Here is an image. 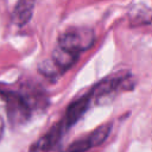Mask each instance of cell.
I'll list each match as a JSON object with an SVG mask.
<instances>
[{
  "mask_svg": "<svg viewBox=\"0 0 152 152\" xmlns=\"http://www.w3.org/2000/svg\"><path fill=\"white\" fill-rule=\"evenodd\" d=\"M78 55L69 52L64 49H62L61 46L57 45V48L53 50L51 59L56 63V65L62 70V72H64L65 70H68L77 59Z\"/></svg>",
  "mask_w": 152,
  "mask_h": 152,
  "instance_id": "cell-8",
  "label": "cell"
},
{
  "mask_svg": "<svg viewBox=\"0 0 152 152\" xmlns=\"http://www.w3.org/2000/svg\"><path fill=\"white\" fill-rule=\"evenodd\" d=\"M65 132L66 131L63 128L61 122H57L31 146L28 152H50L58 144Z\"/></svg>",
  "mask_w": 152,
  "mask_h": 152,
  "instance_id": "cell-6",
  "label": "cell"
},
{
  "mask_svg": "<svg viewBox=\"0 0 152 152\" xmlns=\"http://www.w3.org/2000/svg\"><path fill=\"white\" fill-rule=\"evenodd\" d=\"M38 70L40 74H43L46 77H57L59 76L62 72V70L56 65V63L50 58V59H45L39 65H38Z\"/></svg>",
  "mask_w": 152,
  "mask_h": 152,
  "instance_id": "cell-10",
  "label": "cell"
},
{
  "mask_svg": "<svg viewBox=\"0 0 152 152\" xmlns=\"http://www.w3.org/2000/svg\"><path fill=\"white\" fill-rule=\"evenodd\" d=\"M112 129V124H104L97 127L87 137H83L74 142H71L63 152H86L91 147L101 145L109 135Z\"/></svg>",
  "mask_w": 152,
  "mask_h": 152,
  "instance_id": "cell-4",
  "label": "cell"
},
{
  "mask_svg": "<svg viewBox=\"0 0 152 152\" xmlns=\"http://www.w3.org/2000/svg\"><path fill=\"white\" fill-rule=\"evenodd\" d=\"M95 42L93 30L84 27H72L64 31L58 38V46L62 49L80 55L81 52L90 49Z\"/></svg>",
  "mask_w": 152,
  "mask_h": 152,
  "instance_id": "cell-2",
  "label": "cell"
},
{
  "mask_svg": "<svg viewBox=\"0 0 152 152\" xmlns=\"http://www.w3.org/2000/svg\"><path fill=\"white\" fill-rule=\"evenodd\" d=\"M2 133H4V120L0 116V138L2 137Z\"/></svg>",
  "mask_w": 152,
  "mask_h": 152,
  "instance_id": "cell-11",
  "label": "cell"
},
{
  "mask_svg": "<svg viewBox=\"0 0 152 152\" xmlns=\"http://www.w3.org/2000/svg\"><path fill=\"white\" fill-rule=\"evenodd\" d=\"M34 5L36 0H18L13 10V21L19 26L27 24L33 14Z\"/></svg>",
  "mask_w": 152,
  "mask_h": 152,
  "instance_id": "cell-7",
  "label": "cell"
},
{
  "mask_svg": "<svg viewBox=\"0 0 152 152\" xmlns=\"http://www.w3.org/2000/svg\"><path fill=\"white\" fill-rule=\"evenodd\" d=\"M129 78H131V75H128L127 72L110 75L104 80L100 81L99 83H96L89 93L94 100V99L107 96L112 93H116L119 90H125L127 88L126 86H131Z\"/></svg>",
  "mask_w": 152,
  "mask_h": 152,
  "instance_id": "cell-3",
  "label": "cell"
},
{
  "mask_svg": "<svg viewBox=\"0 0 152 152\" xmlns=\"http://www.w3.org/2000/svg\"><path fill=\"white\" fill-rule=\"evenodd\" d=\"M0 96L6 104L7 116L12 125L26 122L34 108L39 106V101L28 94L14 91L10 89H0Z\"/></svg>",
  "mask_w": 152,
  "mask_h": 152,
  "instance_id": "cell-1",
  "label": "cell"
},
{
  "mask_svg": "<svg viewBox=\"0 0 152 152\" xmlns=\"http://www.w3.org/2000/svg\"><path fill=\"white\" fill-rule=\"evenodd\" d=\"M129 20L133 25L147 24L152 20V12L145 5L134 6L129 12Z\"/></svg>",
  "mask_w": 152,
  "mask_h": 152,
  "instance_id": "cell-9",
  "label": "cell"
},
{
  "mask_svg": "<svg viewBox=\"0 0 152 152\" xmlns=\"http://www.w3.org/2000/svg\"><path fill=\"white\" fill-rule=\"evenodd\" d=\"M93 101V97L90 95V93L88 91L87 94H84L83 96L78 97L77 100L72 101L69 107L66 108V112H65V115L63 116V119L59 121L61 125L63 126V128L65 131H68L74 124H76L81 118L82 115L87 112V109L89 108L90 103Z\"/></svg>",
  "mask_w": 152,
  "mask_h": 152,
  "instance_id": "cell-5",
  "label": "cell"
}]
</instances>
